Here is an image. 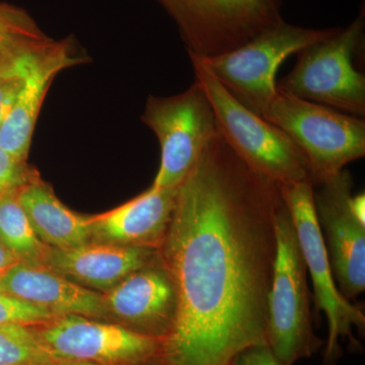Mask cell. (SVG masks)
<instances>
[{"mask_svg": "<svg viewBox=\"0 0 365 365\" xmlns=\"http://www.w3.org/2000/svg\"><path fill=\"white\" fill-rule=\"evenodd\" d=\"M21 86V78L9 79L0 83V127L13 107Z\"/></svg>", "mask_w": 365, "mask_h": 365, "instance_id": "d4e9b609", "label": "cell"}, {"mask_svg": "<svg viewBox=\"0 0 365 365\" xmlns=\"http://www.w3.org/2000/svg\"><path fill=\"white\" fill-rule=\"evenodd\" d=\"M160 145V165L150 188L179 187L220 132L199 83L172 97L150 96L143 117Z\"/></svg>", "mask_w": 365, "mask_h": 365, "instance_id": "9c48e42d", "label": "cell"}, {"mask_svg": "<svg viewBox=\"0 0 365 365\" xmlns=\"http://www.w3.org/2000/svg\"><path fill=\"white\" fill-rule=\"evenodd\" d=\"M364 11L347 28L297 53L292 71L278 91L361 118L365 115V76L353 64L364 41Z\"/></svg>", "mask_w": 365, "mask_h": 365, "instance_id": "52a82bcc", "label": "cell"}, {"mask_svg": "<svg viewBox=\"0 0 365 365\" xmlns=\"http://www.w3.org/2000/svg\"><path fill=\"white\" fill-rule=\"evenodd\" d=\"M145 365H163L162 360H158V361L151 362V364H145Z\"/></svg>", "mask_w": 365, "mask_h": 365, "instance_id": "f1b7e54d", "label": "cell"}, {"mask_svg": "<svg viewBox=\"0 0 365 365\" xmlns=\"http://www.w3.org/2000/svg\"><path fill=\"white\" fill-rule=\"evenodd\" d=\"M16 263H19L16 259L7 251L6 247L0 242V274Z\"/></svg>", "mask_w": 365, "mask_h": 365, "instance_id": "4316f807", "label": "cell"}, {"mask_svg": "<svg viewBox=\"0 0 365 365\" xmlns=\"http://www.w3.org/2000/svg\"><path fill=\"white\" fill-rule=\"evenodd\" d=\"M55 318L57 317L37 304L0 292V326L35 327Z\"/></svg>", "mask_w": 365, "mask_h": 365, "instance_id": "44dd1931", "label": "cell"}, {"mask_svg": "<svg viewBox=\"0 0 365 365\" xmlns=\"http://www.w3.org/2000/svg\"><path fill=\"white\" fill-rule=\"evenodd\" d=\"M71 41L48 43L36 53L21 76V86L0 127V148L19 162H26L38 116L53 79L60 71L81 63Z\"/></svg>", "mask_w": 365, "mask_h": 365, "instance_id": "4fadbf2b", "label": "cell"}, {"mask_svg": "<svg viewBox=\"0 0 365 365\" xmlns=\"http://www.w3.org/2000/svg\"><path fill=\"white\" fill-rule=\"evenodd\" d=\"M44 35L25 9L0 1V47Z\"/></svg>", "mask_w": 365, "mask_h": 365, "instance_id": "7402d4cb", "label": "cell"}, {"mask_svg": "<svg viewBox=\"0 0 365 365\" xmlns=\"http://www.w3.org/2000/svg\"><path fill=\"white\" fill-rule=\"evenodd\" d=\"M176 21L189 54H225L277 26L282 0H158Z\"/></svg>", "mask_w": 365, "mask_h": 365, "instance_id": "ba28073f", "label": "cell"}, {"mask_svg": "<svg viewBox=\"0 0 365 365\" xmlns=\"http://www.w3.org/2000/svg\"><path fill=\"white\" fill-rule=\"evenodd\" d=\"M279 187L217 134L178 190L158 249L177 292L163 365H228L267 345Z\"/></svg>", "mask_w": 365, "mask_h": 365, "instance_id": "6da1fadb", "label": "cell"}, {"mask_svg": "<svg viewBox=\"0 0 365 365\" xmlns=\"http://www.w3.org/2000/svg\"><path fill=\"white\" fill-rule=\"evenodd\" d=\"M57 359L32 327L0 326V365H35Z\"/></svg>", "mask_w": 365, "mask_h": 365, "instance_id": "d6986e66", "label": "cell"}, {"mask_svg": "<svg viewBox=\"0 0 365 365\" xmlns=\"http://www.w3.org/2000/svg\"><path fill=\"white\" fill-rule=\"evenodd\" d=\"M51 40L44 35L0 47V83L21 78V74L34 55Z\"/></svg>", "mask_w": 365, "mask_h": 365, "instance_id": "ffe728a7", "label": "cell"}, {"mask_svg": "<svg viewBox=\"0 0 365 365\" xmlns=\"http://www.w3.org/2000/svg\"><path fill=\"white\" fill-rule=\"evenodd\" d=\"M16 192L0 197V242L19 263L44 266L48 247L36 235Z\"/></svg>", "mask_w": 365, "mask_h": 365, "instance_id": "ac0fdd59", "label": "cell"}, {"mask_svg": "<svg viewBox=\"0 0 365 365\" xmlns=\"http://www.w3.org/2000/svg\"><path fill=\"white\" fill-rule=\"evenodd\" d=\"M338 28L307 29L281 21L232 51L195 56L225 90L259 116H265L277 95L276 73L290 55L325 40Z\"/></svg>", "mask_w": 365, "mask_h": 365, "instance_id": "8992f818", "label": "cell"}, {"mask_svg": "<svg viewBox=\"0 0 365 365\" xmlns=\"http://www.w3.org/2000/svg\"><path fill=\"white\" fill-rule=\"evenodd\" d=\"M278 187L294 223L307 274L313 281L314 306L318 313L325 314L328 322L323 364L337 365L343 354L342 341H347L352 352H361V342L354 333L364 336L365 314L361 307L341 294L336 284L317 220L314 185L299 182Z\"/></svg>", "mask_w": 365, "mask_h": 365, "instance_id": "277c9868", "label": "cell"}, {"mask_svg": "<svg viewBox=\"0 0 365 365\" xmlns=\"http://www.w3.org/2000/svg\"><path fill=\"white\" fill-rule=\"evenodd\" d=\"M38 174L26 162H19L0 148V197L16 191Z\"/></svg>", "mask_w": 365, "mask_h": 365, "instance_id": "603a6c76", "label": "cell"}, {"mask_svg": "<svg viewBox=\"0 0 365 365\" xmlns=\"http://www.w3.org/2000/svg\"><path fill=\"white\" fill-rule=\"evenodd\" d=\"M32 328L58 359L101 365H145L162 359L165 340L120 324L71 314Z\"/></svg>", "mask_w": 365, "mask_h": 365, "instance_id": "30bf717a", "label": "cell"}, {"mask_svg": "<svg viewBox=\"0 0 365 365\" xmlns=\"http://www.w3.org/2000/svg\"><path fill=\"white\" fill-rule=\"evenodd\" d=\"M33 230L49 248H78L91 242L90 217L76 215L57 198L39 176L16 192Z\"/></svg>", "mask_w": 365, "mask_h": 365, "instance_id": "e0dca14e", "label": "cell"}, {"mask_svg": "<svg viewBox=\"0 0 365 365\" xmlns=\"http://www.w3.org/2000/svg\"><path fill=\"white\" fill-rule=\"evenodd\" d=\"M35 365H101L93 364V362L78 361V360L57 359L50 361L42 362Z\"/></svg>", "mask_w": 365, "mask_h": 365, "instance_id": "83f0119b", "label": "cell"}, {"mask_svg": "<svg viewBox=\"0 0 365 365\" xmlns=\"http://www.w3.org/2000/svg\"><path fill=\"white\" fill-rule=\"evenodd\" d=\"M275 232L267 346L283 364L294 365L300 359L313 356L325 343L314 332L307 264L283 200L276 212Z\"/></svg>", "mask_w": 365, "mask_h": 365, "instance_id": "3957f363", "label": "cell"}, {"mask_svg": "<svg viewBox=\"0 0 365 365\" xmlns=\"http://www.w3.org/2000/svg\"><path fill=\"white\" fill-rule=\"evenodd\" d=\"M195 81L203 88L215 112L223 140L255 174L277 184L312 182L304 153L281 129L251 111L193 55L189 54Z\"/></svg>", "mask_w": 365, "mask_h": 365, "instance_id": "7a4b0ae2", "label": "cell"}, {"mask_svg": "<svg viewBox=\"0 0 365 365\" xmlns=\"http://www.w3.org/2000/svg\"><path fill=\"white\" fill-rule=\"evenodd\" d=\"M0 292L37 304L56 317L109 318L103 294L44 266L14 264L0 274Z\"/></svg>", "mask_w": 365, "mask_h": 365, "instance_id": "2e32d148", "label": "cell"}, {"mask_svg": "<svg viewBox=\"0 0 365 365\" xmlns=\"http://www.w3.org/2000/svg\"><path fill=\"white\" fill-rule=\"evenodd\" d=\"M314 209L336 284L346 299L365 290V225L350 209L353 179L347 170L318 185Z\"/></svg>", "mask_w": 365, "mask_h": 365, "instance_id": "8fae6325", "label": "cell"}, {"mask_svg": "<svg viewBox=\"0 0 365 365\" xmlns=\"http://www.w3.org/2000/svg\"><path fill=\"white\" fill-rule=\"evenodd\" d=\"M228 365H284L267 345L253 346L239 353Z\"/></svg>", "mask_w": 365, "mask_h": 365, "instance_id": "cb8c5ba5", "label": "cell"}, {"mask_svg": "<svg viewBox=\"0 0 365 365\" xmlns=\"http://www.w3.org/2000/svg\"><path fill=\"white\" fill-rule=\"evenodd\" d=\"M264 119L277 126L304 153L314 187L365 155V122L277 90Z\"/></svg>", "mask_w": 365, "mask_h": 365, "instance_id": "5b68a950", "label": "cell"}, {"mask_svg": "<svg viewBox=\"0 0 365 365\" xmlns=\"http://www.w3.org/2000/svg\"><path fill=\"white\" fill-rule=\"evenodd\" d=\"M160 260L157 249L91 242L78 248L48 247L44 267L81 287L107 292L127 276Z\"/></svg>", "mask_w": 365, "mask_h": 365, "instance_id": "9a60e30c", "label": "cell"}, {"mask_svg": "<svg viewBox=\"0 0 365 365\" xmlns=\"http://www.w3.org/2000/svg\"><path fill=\"white\" fill-rule=\"evenodd\" d=\"M350 209L359 222L365 225V195L364 193L352 195L350 198Z\"/></svg>", "mask_w": 365, "mask_h": 365, "instance_id": "484cf974", "label": "cell"}, {"mask_svg": "<svg viewBox=\"0 0 365 365\" xmlns=\"http://www.w3.org/2000/svg\"><path fill=\"white\" fill-rule=\"evenodd\" d=\"M179 187L150 188L119 207L91 216V242L160 249L172 220Z\"/></svg>", "mask_w": 365, "mask_h": 365, "instance_id": "5bb4252c", "label": "cell"}, {"mask_svg": "<svg viewBox=\"0 0 365 365\" xmlns=\"http://www.w3.org/2000/svg\"><path fill=\"white\" fill-rule=\"evenodd\" d=\"M103 294L110 317L137 333L165 340L177 314V292L162 259L131 273Z\"/></svg>", "mask_w": 365, "mask_h": 365, "instance_id": "7c38bea8", "label": "cell"}]
</instances>
